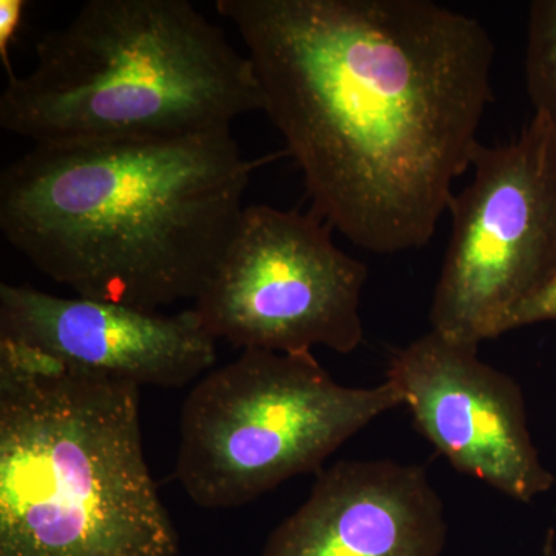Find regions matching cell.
<instances>
[{"instance_id": "11", "label": "cell", "mask_w": 556, "mask_h": 556, "mask_svg": "<svg viewBox=\"0 0 556 556\" xmlns=\"http://www.w3.org/2000/svg\"><path fill=\"white\" fill-rule=\"evenodd\" d=\"M526 86L535 113L556 130V0L530 3Z\"/></svg>"}, {"instance_id": "8", "label": "cell", "mask_w": 556, "mask_h": 556, "mask_svg": "<svg viewBox=\"0 0 556 556\" xmlns=\"http://www.w3.org/2000/svg\"><path fill=\"white\" fill-rule=\"evenodd\" d=\"M387 379L420 434L460 473L519 503L554 485L533 444L521 388L482 362L478 346L430 329L391 357Z\"/></svg>"}, {"instance_id": "5", "label": "cell", "mask_w": 556, "mask_h": 556, "mask_svg": "<svg viewBox=\"0 0 556 556\" xmlns=\"http://www.w3.org/2000/svg\"><path fill=\"white\" fill-rule=\"evenodd\" d=\"M404 405L391 380L340 386L313 353L243 350L185 399L175 478L212 510L237 508L329 456L383 413Z\"/></svg>"}, {"instance_id": "3", "label": "cell", "mask_w": 556, "mask_h": 556, "mask_svg": "<svg viewBox=\"0 0 556 556\" xmlns=\"http://www.w3.org/2000/svg\"><path fill=\"white\" fill-rule=\"evenodd\" d=\"M139 391L0 339V556H178Z\"/></svg>"}, {"instance_id": "4", "label": "cell", "mask_w": 556, "mask_h": 556, "mask_svg": "<svg viewBox=\"0 0 556 556\" xmlns=\"http://www.w3.org/2000/svg\"><path fill=\"white\" fill-rule=\"evenodd\" d=\"M9 79L0 127L33 144L195 137L263 110L254 65L186 0H90Z\"/></svg>"}, {"instance_id": "1", "label": "cell", "mask_w": 556, "mask_h": 556, "mask_svg": "<svg viewBox=\"0 0 556 556\" xmlns=\"http://www.w3.org/2000/svg\"><path fill=\"white\" fill-rule=\"evenodd\" d=\"M311 212L378 255L426 247L473 163L495 47L431 0H218Z\"/></svg>"}, {"instance_id": "7", "label": "cell", "mask_w": 556, "mask_h": 556, "mask_svg": "<svg viewBox=\"0 0 556 556\" xmlns=\"http://www.w3.org/2000/svg\"><path fill=\"white\" fill-rule=\"evenodd\" d=\"M367 278L314 212L252 204L192 309L212 338L241 351L350 354L364 342Z\"/></svg>"}, {"instance_id": "9", "label": "cell", "mask_w": 556, "mask_h": 556, "mask_svg": "<svg viewBox=\"0 0 556 556\" xmlns=\"http://www.w3.org/2000/svg\"><path fill=\"white\" fill-rule=\"evenodd\" d=\"M0 339L138 387H185L217 362V340L192 308L167 316L9 283L0 285Z\"/></svg>"}, {"instance_id": "12", "label": "cell", "mask_w": 556, "mask_h": 556, "mask_svg": "<svg viewBox=\"0 0 556 556\" xmlns=\"http://www.w3.org/2000/svg\"><path fill=\"white\" fill-rule=\"evenodd\" d=\"M27 2L24 0H0V60L9 72V79H13L10 62V46L20 30Z\"/></svg>"}, {"instance_id": "10", "label": "cell", "mask_w": 556, "mask_h": 556, "mask_svg": "<svg viewBox=\"0 0 556 556\" xmlns=\"http://www.w3.org/2000/svg\"><path fill=\"white\" fill-rule=\"evenodd\" d=\"M447 532L444 503L422 467L339 460L317 475L262 556H441Z\"/></svg>"}, {"instance_id": "6", "label": "cell", "mask_w": 556, "mask_h": 556, "mask_svg": "<svg viewBox=\"0 0 556 556\" xmlns=\"http://www.w3.org/2000/svg\"><path fill=\"white\" fill-rule=\"evenodd\" d=\"M473 178L453 195L452 236L431 331L479 346L510 331L556 278V130L533 115L507 144L479 146Z\"/></svg>"}, {"instance_id": "13", "label": "cell", "mask_w": 556, "mask_h": 556, "mask_svg": "<svg viewBox=\"0 0 556 556\" xmlns=\"http://www.w3.org/2000/svg\"><path fill=\"white\" fill-rule=\"evenodd\" d=\"M541 321H556V278L551 287L515 314L510 321V331Z\"/></svg>"}, {"instance_id": "2", "label": "cell", "mask_w": 556, "mask_h": 556, "mask_svg": "<svg viewBox=\"0 0 556 556\" xmlns=\"http://www.w3.org/2000/svg\"><path fill=\"white\" fill-rule=\"evenodd\" d=\"M257 164L230 130L33 146L0 175V229L78 298L146 311L195 302Z\"/></svg>"}]
</instances>
